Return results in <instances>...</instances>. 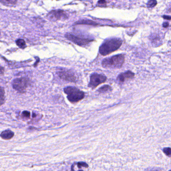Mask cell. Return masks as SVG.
<instances>
[{
    "label": "cell",
    "mask_w": 171,
    "mask_h": 171,
    "mask_svg": "<svg viewBox=\"0 0 171 171\" xmlns=\"http://www.w3.org/2000/svg\"><path fill=\"white\" fill-rule=\"evenodd\" d=\"M160 42H161L160 37H159L158 35H155V36L153 37L152 43L153 44H154V43H156V44H159Z\"/></svg>",
    "instance_id": "cell-17"
},
{
    "label": "cell",
    "mask_w": 171,
    "mask_h": 171,
    "mask_svg": "<svg viewBox=\"0 0 171 171\" xmlns=\"http://www.w3.org/2000/svg\"><path fill=\"white\" fill-rule=\"evenodd\" d=\"M135 74L130 71H128L126 72L122 73L118 76L117 78V80L119 82L122 83L127 80L132 79L134 77Z\"/></svg>",
    "instance_id": "cell-9"
},
{
    "label": "cell",
    "mask_w": 171,
    "mask_h": 171,
    "mask_svg": "<svg viewBox=\"0 0 171 171\" xmlns=\"http://www.w3.org/2000/svg\"><path fill=\"white\" fill-rule=\"evenodd\" d=\"M163 18L164 19H166V20H171V16H163Z\"/></svg>",
    "instance_id": "cell-22"
},
{
    "label": "cell",
    "mask_w": 171,
    "mask_h": 171,
    "mask_svg": "<svg viewBox=\"0 0 171 171\" xmlns=\"http://www.w3.org/2000/svg\"></svg>",
    "instance_id": "cell-27"
},
{
    "label": "cell",
    "mask_w": 171,
    "mask_h": 171,
    "mask_svg": "<svg viewBox=\"0 0 171 171\" xmlns=\"http://www.w3.org/2000/svg\"><path fill=\"white\" fill-rule=\"evenodd\" d=\"M125 61V57L122 54L115 55L103 60V67L105 68L118 69L122 66Z\"/></svg>",
    "instance_id": "cell-2"
},
{
    "label": "cell",
    "mask_w": 171,
    "mask_h": 171,
    "mask_svg": "<svg viewBox=\"0 0 171 171\" xmlns=\"http://www.w3.org/2000/svg\"><path fill=\"white\" fill-rule=\"evenodd\" d=\"M171 171V170H170V171Z\"/></svg>",
    "instance_id": "cell-26"
},
{
    "label": "cell",
    "mask_w": 171,
    "mask_h": 171,
    "mask_svg": "<svg viewBox=\"0 0 171 171\" xmlns=\"http://www.w3.org/2000/svg\"><path fill=\"white\" fill-rule=\"evenodd\" d=\"M122 44L121 39L112 38L105 40L99 48V52L103 56H106L120 48Z\"/></svg>",
    "instance_id": "cell-1"
},
{
    "label": "cell",
    "mask_w": 171,
    "mask_h": 171,
    "mask_svg": "<svg viewBox=\"0 0 171 171\" xmlns=\"http://www.w3.org/2000/svg\"><path fill=\"white\" fill-rule=\"evenodd\" d=\"M14 136V132L10 130H5L4 131L2 132L0 135V137L4 140H10L12 139Z\"/></svg>",
    "instance_id": "cell-10"
},
{
    "label": "cell",
    "mask_w": 171,
    "mask_h": 171,
    "mask_svg": "<svg viewBox=\"0 0 171 171\" xmlns=\"http://www.w3.org/2000/svg\"><path fill=\"white\" fill-rule=\"evenodd\" d=\"M16 43L18 46L21 49H24L26 47V43L23 39H18L17 40Z\"/></svg>",
    "instance_id": "cell-14"
},
{
    "label": "cell",
    "mask_w": 171,
    "mask_h": 171,
    "mask_svg": "<svg viewBox=\"0 0 171 171\" xmlns=\"http://www.w3.org/2000/svg\"><path fill=\"white\" fill-rule=\"evenodd\" d=\"M29 84V80L26 78H17L13 82V87L20 93L25 92Z\"/></svg>",
    "instance_id": "cell-4"
},
{
    "label": "cell",
    "mask_w": 171,
    "mask_h": 171,
    "mask_svg": "<svg viewBox=\"0 0 171 171\" xmlns=\"http://www.w3.org/2000/svg\"><path fill=\"white\" fill-rule=\"evenodd\" d=\"M4 68L0 66V75H3L4 74Z\"/></svg>",
    "instance_id": "cell-21"
},
{
    "label": "cell",
    "mask_w": 171,
    "mask_h": 171,
    "mask_svg": "<svg viewBox=\"0 0 171 171\" xmlns=\"http://www.w3.org/2000/svg\"><path fill=\"white\" fill-rule=\"evenodd\" d=\"M169 11L171 12V8L170 9V10H169Z\"/></svg>",
    "instance_id": "cell-25"
},
{
    "label": "cell",
    "mask_w": 171,
    "mask_h": 171,
    "mask_svg": "<svg viewBox=\"0 0 171 171\" xmlns=\"http://www.w3.org/2000/svg\"><path fill=\"white\" fill-rule=\"evenodd\" d=\"M58 75L61 79L66 81L75 82L76 77L73 73L67 70H62L58 73Z\"/></svg>",
    "instance_id": "cell-8"
},
{
    "label": "cell",
    "mask_w": 171,
    "mask_h": 171,
    "mask_svg": "<svg viewBox=\"0 0 171 171\" xmlns=\"http://www.w3.org/2000/svg\"><path fill=\"white\" fill-rule=\"evenodd\" d=\"M72 171H74H74H73V170ZM79 171H83V170H79Z\"/></svg>",
    "instance_id": "cell-24"
},
{
    "label": "cell",
    "mask_w": 171,
    "mask_h": 171,
    "mask_svg": "<svg viewBox=\"0 0 171 171\" xmlns=\"http://www.w3.org/2000/svg\"><path fill=\"white\" fill-rule=\"evenodd\" d=\"M163 26L164 28H167L169 26V23L168 22H165L163 25Z\"/></svg>",
    "instance_id": "cell-23"
},
{
    "label": "cell",
    "mask_w": 171,
    "mask_h": 171,
    "mask_svg": "<svg viewBox=\"0 0 171 171\" xmlns=\"http://www.w3.org/2000/svg\"><path fill=\"white\" fill-rule=\"evenodd\" d=\"M112 90V88L109 85H105L104 86L100 88L98 90V91L100 93H105L107 92L111 91Z\"/></svg>",
    "instance_id": "cell-13"
},
{
    "label": "cell",
    "mask_w": 171,
    "mask_h": 171,
    "mask_svg": "<svg viewBox=\"0 0 171 171\" xmlns=\"http://www.w3.org/2000/svg\"><path fill=\"white\" fill-rule=\"evenodd\" d=\"M22 118H24V119H29L30 118V113L27 111L23 112Z\"/></svg>",
    "instance_id": "cell-18"
},
{
    "label": "cell",
    "mask_w": 171,
    "mask_h": 171,
    "mask_svg": "<svg viewBox=\"0 0 171 171\" xmlns=\"http://www.w3.org/2000/svg\"><path fill=\"white\" fill-rule=\"evenodd\" d=\"M163 151L167 156L171 157V148L169 147L164 148L163 149Z\"/></svg>",
    "instance_id": "cell-15"
},
{
    "label": "cell",
    "mask_w": 171,
    "mask_h": 171,
    "mask_svg": "<svg viewBox=\"0 0 171 171\" xmlns=\"http://www.w3.org/2000/svg\"><path fill=\"white\" fill-rule=\"evenodd\" d=\"M47 17L50 21L55 22L57 20L67 19L68 16L66 13L63 10H53L49 13Z\"/></svg>",
    "instance_id": "cell-6"
},
{
    "label": "cell",
    "mask_w": 171,
    "mask_h": 171,
    "mask_svg": "<svg viewBox=\"0 0 171 171\" xmlns=\"http://www.w3.org/2000/svg\"><path fill=\"white\" fill-rule=\"evenodd\" d=\"M65 37H66L67 39L79 46L87 45L93 41V40H91V39L77 36L70 33H67L65 35Z\"/></svg>",
    "instance_id": "cell-7"
},
{
    "label": "cell",
    "mask_w": 171,
    "mask_h": 171,
    "mask_svg": "<svg viewBox=\"0 0 171 171\" xmlns=\"http://www.w3.org/2000/svg\"><path fill=\"white\" fill-rule=\"evenodd\" d=\"M0 2L7 6H13L17 2V0H0Z\"/></svg>",
    "instance_id": "cell-11"
},
{
    "label": "cell",
    "mask_w": 171,
    "mask_h": 171,
    "mask_svg": "<svg viewBox=\"0 0 171 171\" xmlns=\"http://www.w3.org/2000/svg\"><path fill=\"white\" fill-rule=\"evenodd\" d=\"M5 102V90L0 87V106L4 104Z\"/></svg>",
    "instance_id": "cell-12"
},
{
    "label": "cell",
    "mask_w": 171,
    "mask_h": 171,
    "mask_svg": "<svg viewBox=\"0 0 171 171\" xmlns=\"http://www.w3.org/2000/svg\"><path fill=\"white\" fill-rule=\"evenodd\" d=\"M79 168L81 167L88 168V165L87 163L85 162H79L77 164Z\"/></svg>",
    "instance_id": "cell-20"
},
{
    "label": "cell",
    "mask_w": 171,
    "mask_h": 171,
    "mask_svg": "<svg viewBox=\"0 0 171 171\" xmlns=\"http://www.w3.org/2000/svg\"><path fill=\"white\" fill-rule=\"evenodd\" d=\"M107 80V77L103 74L94 73L91 76L90 82L89 87L94 89L100 85L105 82Z\"/></svg>",
    "instance_id": "cell-5"
},
{
    "label": "cell",
    "mask_w": 171,
    "mask_h": 171,
    "mask_svg": "<svg viewBox=\"0 0 171 171\" xmlns=\"http://www.w3.org/2000/svg\"><path fill=\"white\" fill-rule=\"evenodd\" d=\"M64 92L67 95V98L72 103L78 102L84 99L85 94L76 88L68 87L64 89Z\"/></svg>",
    "instance_id": "cell-3"
},
{
    "label": "cell",
    "mask_w": 171,
    "mask_h": 171,
    "mask_svg": "<svg viewBox=\"0 0 171 171\" xmlns=\"http://www.w3.org/2000/svg\"><path fill=\"white\" fill-rule=\"evenodd\" d=\"M106 0H99L98 3V5L99 7H106Z\"/></svg>",
    "instance_id": "cell-19"
},
{
    "label": "cell",
    "mask_w": 171,
    "mask_h": 171,
    "mask_svg": "<svg viewBox=\"0 0 171 171\" xmlns=\"http://www.w3.org/2000/svg\"><path fill=\"white\" fill-rule=\"evenodd\" d=\"M156 0H149L148 2L147 3L148 8H154V7L156 6L157 5Z\"/></svg>",
    "instance_id": "cell-16"
}]
</instances>
